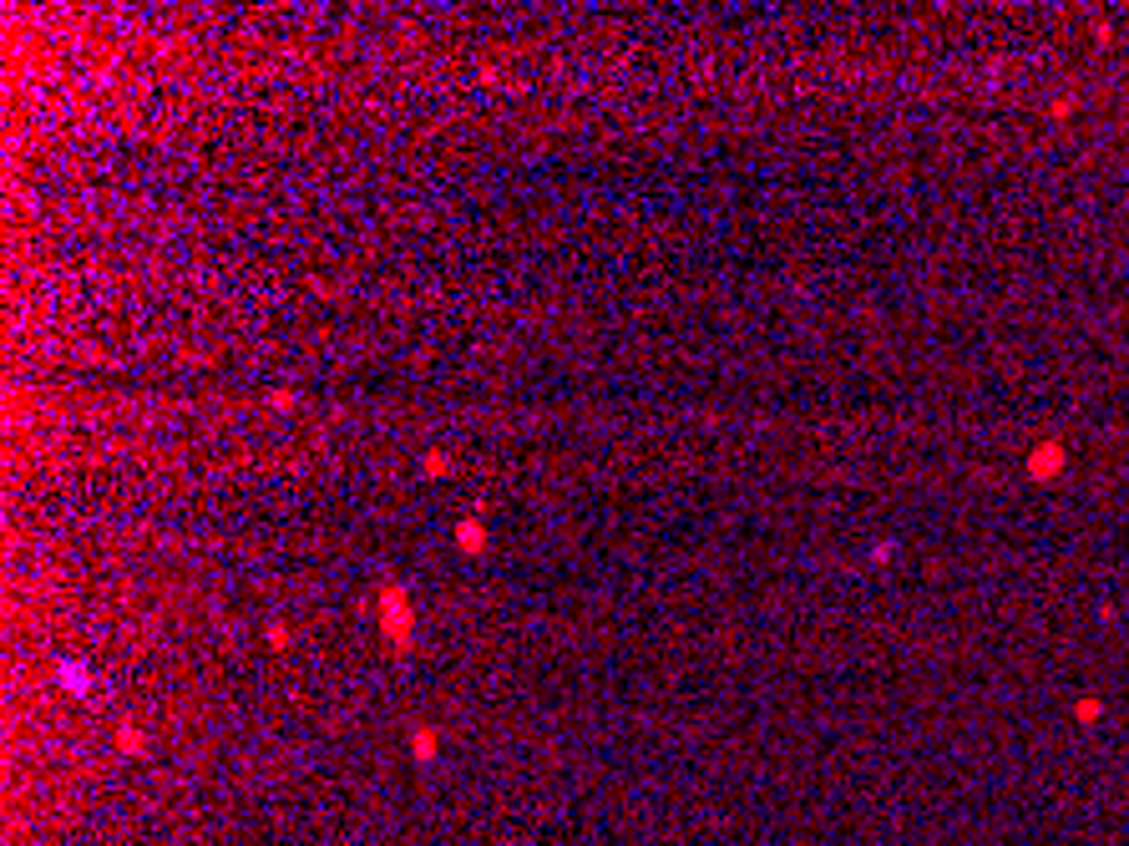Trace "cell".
Instances as JSON below:
<instances>
[{"instance_id":"1","label":"cell","mask_w":1129,"mask_h":846,"mask_svg":"<svg viewBox=\"0 0 1129 846\" xmlns=\"http://www.w3.org/2000/svg\"><path fill=\"white\" fill-rule=\"evenodd\" d=\"M380 613H385V634L406 644V639H411V603H406V588H385V593H380Z\"/></svg>"},{"instance_id":"2","label":"cell","mask_w":1129,"mask_h":846,"mask_svg":"<svg viewBox=\"0 0 1129 846\" xmlns=\"http://www.w3.org/2000/svg\"><path fill=\"white\" fill-rule=\"evenodd\" d=\"M1059 446H1043V451H1033V477H1054L1059 472Z\"/></svg>"},{"instance_id":"3","label":"cell","mask_w":1129,"mask_h":846,"mask_svg":"<svg viewBox=\"0 0 1129 846\" xmlns=\"http://www.w3.org/2000/svg\"><path fill=\"white\" fill-rule=\"evenodd\" d=\"M481 537H487V532H481V522H461V548H466V553L481 548Z\"/></svg>"},{"instance_id":"4","label":"cell","mask_w":1129,"mask_h":846,"mask_svg":"<svg viewBox=\"0 0 1129 846\" xmlns=\"http://www.w3.org/2000/svg\"><path fill=\"white\" fill-rule=\"evenodd\" d=\"M61 684H66V689H87V674L76 669V664H61Z\"/></svg>"},{"instance_id":"5","label":"cell","mask_w":1129,"mask_h":846,"mask_svg":"<svg viewBox=\"0 0 1129 846\" xmlns=\"http://www.w3.org/2000/svg\"><path fill=\"white\" fill-rule=\"evenodd\" d=\"M416 755H421V760L431 755V730H421V735H416Z\"/></svg>"}]
</instances>
